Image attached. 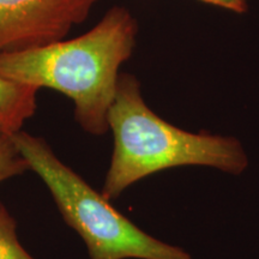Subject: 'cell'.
<instances>
[{"label": "cell", "mask_w": 259, "mask_h": 259, "mask_svg": "<svg viewBox=\"0 0 259 259\" xmlns=\"http://www.w3.org/2000/svg\"><path fill=\"white\" fill-rule=\"evenodd\" d=\"M138 23L124 6H113L88 32L38 48L0 53V77L35 88L57 90L74 103L84 131H109L120 66L131 58Z\"/></svg>", "instance_id": "obj_1"}, {"label": "cell", "mask_w": 259, "mask_h": 259, "mask_svg": "<svg viewBox=\"0 0 259 259\" xmlns=\"http://www.w3.org/2000/svg\"><path fill=\"white\" fill-rule=\"evenodd\" d=\"M113 153L101 193L108 200L151 174L200 166L240 176L248 167L241 142L233 136L189 132L151 111L137 77L120 73L108 113Z\"/></svg>", "instance_id": "obj_2"}, {"label": "cell", "mask_w": 259, "mask_h": 259, "mask_svg": "<svg viewBox=\"0 0 259 259\" xmlns=\"http://www.w3.org/2000/svg\"><path fill=\"white\" fill-rule=\"evenodd\" d=\"M12 141L50 190L64 221L78 233L90 259H192L189 252L149 235L54 154L44 138L18 131Z\"/></svg>", "instance_id": "obj_3"}, {"label": "cell", "mask_w": 259, "mask_h": 259, "mask_svg": "<svg viewBox=\"0 0 259 259\" xmlns=\"http://www.w3.org/2000/svg\"><path fill=\"white\" fill-rule=\"evenodd\" d=\"M99 0H0V53L60 41Z\"/></svg>", "instance_id": "obj_4"}, {"label": "cell", "mask_w": 259, "mask_h": 259, "mask_svg": "<svg viewBox=\"0 0 259 259\" xmlns=\"http://www.w3.org/2000/svg\"><path fill=\"white\" fill-rule=\"evenodd\" d=\"M40 89L0 77V134L12 136L34 115Z\"/></svg>", "instance_id": "obj_5"}, {"label": "cell", "mask_w": 259, "mask_h": 259, "mask_svg": "<svg viewBox=\"0 0 259 259\" xmlns=\"http://www.w3.org/2000/svg\"><path fill=\"white\" fill-rule=\"evenodd\" d=\"M0 259H35L28 253L17 236V223L0 202Z\"/></svg>", "instance_id": "obj_6"}, {"label": "cell", "mask_w": 259, "mask_h": 259, "mask_svg": "<svg viewBox=\"0 0 259 259\" xmlns=\"http://www.w3.org/2000/svg\"><path fill=\"white\" fill-rule=\"evenodd\" d=\"M30 170L11 136L0 134V183Z\"/></svg>", "instance_id": "obj_7"}, {"label": "cell", "mask_w": 259, "mask_h": 259, "mask_svg": "<svg viewBox=\"0 0 259 259\" xmlns=\"http://www.w3.org/2000/svg\"><path fill=\"white\" fill-rule=\"evenodd\" d=\"M199 2L234 14H244L248 10V0H199Z\"/></svg>", "instance_id": "obj_8"}]
</instances>
